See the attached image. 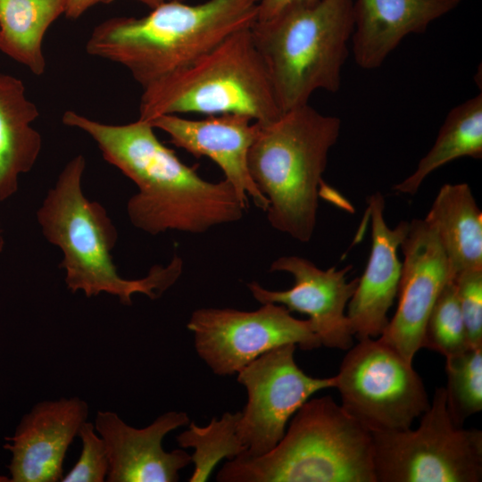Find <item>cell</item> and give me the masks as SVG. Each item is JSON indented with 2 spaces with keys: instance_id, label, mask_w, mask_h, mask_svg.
Returning a JSON list of instances; mask_svg holds the SVG:
<instances>
[{
  "instance_id": "obj_1",
  "label": "cell",
  "mask_w": 482,
  "mask_h": 482,
  "mask_svg": "<svg viewBox=\"0 0 482 482\" xmlns=\"http://www.w3.org/2000/svg\"><path fill=\"white\" fill-rule=\"evenodd\" d=\"M64 125L84 131L104 159L137 187L127 204L131 224L150 235L202 234L242 219L246 204L226 180L211 182L165 146L150 121L113 125L66 111Z\"/></svg>"
},
{
  "instance_id": "obj_25",
  "label": "cell",
  "mask_w": 482,
  "mask_h": 482,
  "mask_svg": "<svg viewBox=\"0 0 482 482\" xmlns=\"http://www.w3.org/2000/svg\"><path fill=\"white\" fill-rule=\"evenodd\" d=\"M470 345L453 278L442 288L426 322L422 348L445 358L458 354Z\"/></svg>"
},
{
  "instance_id": "obj_24",
  "label": "cell",
  "mask_w": 482,
  "mask_h": 482,
  "mask_svg": "<svg viewBox=\"0 0 482 482\" xmlns=\"http://www.w3.org/2000/svg\"><path fill=\"white\" fill-rule=\"evenodd\" d=\"M445 360L446 408L453 424L461 428L482 410V347H470Z\"/></svg>"
},
{
  "instance_id": "obj_23",
  "label": "cell",
  "mask_w": 482,
  "mask_h": 482,
  "mask_svg": "<svg viewBox=\"0 0 482 482\" xmlns=\"http://www.w3.org/2000/svg\"><path fill=\"white\" fill-rule=\"evenodd\" d=\"M241 411L225 412L220 419L212 418L205 427L188 423L187 429L176 438L183 448H193L191 462L194 471L189 482H204L223 459L232 460L245 452L237 436V425Z\"/></svg>"
},
{
  "instance_id": "obj_19",
  "label": "cell",
  "mask_w": 482,
  "mask_h": 482,
  "mask_svg": "<svg viewBox=\"0 0 482 482\" xmlns=\"http://www.w3.org/2000/svg\"><path fill=\"white\" fill-rule=\"evenodd\" d=\"M38 115L23 82L0 73V202L18 191L20 176L33 169L40 154L42 137L30 125Z\"/></svg>"
},
{
  "instance_id": "obj_4",
  "label": "cell",
  "mask_w": 482,
  "mask_h": 482,
  "mask_svg": "<svg viewBox=\"0 0 482 482\" xmlns=\"http://www.w3.org/2000/svg\"><path fill=\"white\" fill-rule=\"evenodd\" d=\"M248 154L250 174L269 201L271 227L306 243L314 233L319 189L341 121L309 104L258 123Z\"/></svg>"
},
{
  "instance_id": "obj_12",
  "label": "cell",
  "mask_w": 482,
  "mask_h": 482,
  "mask_svg": "<svg viewBox=\"0 0 482 482\" xmlns=\"http://www.w3.org/2000/svg\"><path fill=\"white\" fill-rule=\"evenodd\" d=\"M403 253L396 312L378 337L413 362L422 348L426 322L445 283L452 278L444 249L431 226L413 219L401 246Z\"/></svg>"
},
{
  "instance_id": "obj_14",
  "label": "cell",
  "mask_w": 482,
  "mask_h": 482,
  "mask_svg": "<svg viewBox=\"0 0 482 482\" xmlns=\"http://www.w3.org/2000/svg\"><path fill=\"white\" fill-rule=\"evenodd\" d=\"M88 414L87 403L78 396L36 403L4 437L3 447L11 453L8 481H60L66 453Z\"/></svg>"
},
{
  "instance_id": "obj_8",
  "label": "cell",
  "mask_w": 482,
  "mask_h": 482,
  "mask_svg": "<svg viewBox=\"0 0 482 482\" xmlns=\"http://www.w3.org/2000/svg\"><path fill=\"white\" fill-rule=\"evenodd\" d=\"M377 482H480L482 431L453 424L445 387L412 430L371 433Z\"/></svg>"
},
{
  "instance_id": "obj_29",
  "label": "cell",
  "mask_w": 482,
  "mask_h": 482,
  "mask_svg": "<svg viewBox=\"0 0 482 482\" xmlns=\"http://www.w3.org/2000/svg\"><path fill=\"white\" fill-rule=\"evenodd\" d=\"M113 0H67L65 15L70 19H78L88 8L97 4H108Z\"/></svg>"
},
{
  "instance_id": "obj_9",
  "label": "cell",
  "mask_w": 482,
  "mask_h": 482,
  "mask_svg": "<svg viewBox=\"0 0 482 482\" xmlns=\"http://www.w3.org/2000/svg\"><path fill=\"white\" fill-rule=\"evenodd\" d=\"M335 378L342 408L370 433L410 428L430 404L412 363L379 338L352 345Z\"/></svg>"
},
{
  "instance_id": "obj_6",
  "label": "cell",
  "mask_w": 482,
  "mask_h": 482,
  "mask_svg": "<svg viewBox=\"0 0 482 482\" xmlns=\"http://www.w3.org/2000/svg\"><path fill=\"white\" fill-rule=\"evenodd\" d=\"M353 2L295 4L252 26L282 112L307 104L319 89H339L353 31Z\"/></svg>"
},
{
  "instance_id": "obj_10",
  "label": "cell",
  "mask_w": 482,
  "mask_h": 482,
  "mask_svg": "<svg viewBox=\"0 0 482 482\" xmlns=\"http://www.w3.org/2000/svg\"><path fill=\"white\" fill-rule=\"evenodd\" d=\"M285 306L268 303L256 311L200 308L187 323L199 357L213 373H237L262 353L283 345L303 350L321 345L310 320L293 317Z\"/></svg>"
},
{
  "instance_id": "obj_16",
  "label": "cell",
  "mask_w": 482,
  "mask_h": 482,
  "mask_svg": "<svg viewBox=\"0 0 482 482\" xmlns=\"http://www.w3.org/2000/svg\"><path fill=\"white\" fill-rule=\"evenodd\" d=\"M165 132L172 145L195 157H207L246 205L249 199L266 212L269 201L254 183L248 168V154L258 130L257 122L241 114L210 115L200 120L162 115L150 121Z\"/></svg>"
},
{
  "instance_id": "obj_30",
  "label": "cell",
  "mask_w": 482,
  "mask_h": 482,
  "mask_svg": "<svg viewBox=\"0 0 482 482\" xmlns=\"http://www.w3.org/2000/svg\"><path fill=\"white\" fill-rule=\"evenodd\" d=\"M135 1H137L141 4H145L146 6L150 7L151 9H154L164 3H167V2H172V1H177V2H184L185 0H135Z\"/></svg>"
},
{
  "instance_id": "obj_13",
  "label": "cell",
  "mask_w": 482,
  "mask_h": 482,
  "mask_svg": "<svg viewBox=\"0 0 482 482\" xmlns=\"http://www.w3.org/2000/svg\"><path fill=\"white\" fill-rule=\"evenodd\" d=\"M351 265L337 270L318 268L311 261L295 255L281 256L270 267V271H285L294 277V286L287 290H269L258 282L247 284L253 298L260 303H273L289 312L309 316L312 328L321 345L348 350L353 345V333L345 313L359 278L347 281Z\"/></svg>"
},
{
  "instance_id": "obj_17",
  "label": "cell",
  "mask_w": 482,
  "mask_h": 482,
  "mask_svg": "<svg viewBox=\"0 0 482 482\" xmlns=\"http://www.w3.org/2000/svg\"><path fill=\"white\" fill-rule=\"evenodd\" d=\"M368 211L371 220L370 253L346 312L358 340L380 337L388 324L387 313L398 294L402 274L397 250L409 229L405 220L394 229L387 225L385 199L379 192L368 198Z\"/></svg>"
},
{
  "instance_id": "obj_11",
  "label": "cell",
  "mask_w": 482,
  "mask_h": 482,
  "mask_svg": "<svg viewBox=\"0 0 482 482\" xmlns=\"http://www.w3.org/2000/svg\"><path fill=\"white\" fill-rule=\"evenodd\" d=\"M295 346L275 347L237 372V381L247 394L237 425L245 448L243 456H260L274 448L297 410L316 392L336 386L335 377L305 374L295 362Z\"/></svg>"
},
{
  "instance_id": "obj_26",
  "label": "cell",
  "mask_w": 482,
  "mask_h": 482,
  "mask_svg": "<svg viewBox=\"0 0 482 482\" xmlns=\"http://www.w3.org/2000/svg\"><path fill=\"white\" fill-rule=\"evenodd\" d=\"M78 437L81 450L78 461L63 474L61 482H104L106 481L110 462L105 443L87 420L80 428Z\"/></svg>"
},
{
  "instance_id": "obj_28",
  "label": "cell",
  "mask_w": 482,
  "mask_h": 482,
  "mask_svg": "<svg viewBox=\"0 0 482 482\" xmlns=\"http://www.w3.org/2000/svg\"><path fill=\"white\" fill-rule=\"evenodd\" d=\"M314 1L317 0H261L257 21L268 20L289 5Z\"/></svg>"
},
{
  "instance_id": "obj_20",
  "label": "cell",
  "mask_w": 482,
  "mask_h": 482,
  "mask_svg": "<svg viewBox=\"0 0 482 482\" xmlns=\"http://www.w3.org/2000/svg\"><path fill=\"white\" fill-rule=\"evenodd\" d=\"M424 220L438 237L452 278L482 270V212L467 183L442 186Z\"/></svg>"
},
{
  "instance_id": "obj_18",
  "label": "cell",
  "mask_w": 482,
  "mask_h": 482,
  "mask_svg": "<svg viewBox=\"0 0 482 482\" xmlns=\"http://www.w3.org/2000/svg\"><path fill=\"white\" fill-rule=\"evenodd\" d=\"M461 0H353V53L362 69L380 67L410 34L426 31Z\"/></svg>"
},
{
  "instance_id": "obj_15",
  "label": "cell",
  "mask_w": 482,
  "mask_h": 482,
  "mask_svg": "<svg viewBox=\"0 0 482 482\" xmlns=\"http://www.w3.org/2000/svg\"><path fill=\"white\" fill-rule=\"evenodd\" d=\"M184 411H168L148 426L137 428L116 412L98 411L94 420L109 456L108 482H177L179 471L191 462L185 450L167 452L162 441L170 432L188 425Z\"/></svg>"
},
{
  "instance_id": "obj_3",
  "label": "cell",
  "mask_w": 482,
  "mask_h": 482,
  "mask_svg": "<svg viewBox=\"0 0 482 482\" xmlns=\"http://www.w3.org/2000/svg\"><path fill=\"white\" fill-rule=\"evenodd\" d=\"M86 160L79 154L59 174L37 212L43 236L62 253L60 267L71 293L87 297L105 293L132 304V295L143 294L152 300L173 286L183 270V261L174 255L166 266L154 265L137 279L122 278L112 261L118 231L105 208L90 201L82 189Z\"/></svg>"
},
{
  "instance_id": "obj_7",
  "label": "cell",
  "mask_w": 482,
  "mask_h": 482,
  "mask_svg": "<svg viewBox=\"0 0 482 482\" xmlns=\"http://www.w3.org/2000/svg\"><path fill=\"white\" fill-rule=\"evenodd\" d=\"M251 28L232 33L189 65L143 87L138 119L152 121L179 113H235L258 123L278 119L283 112Z\"/></svg>"
},
{
  "instance_id": "obj_2",
  "label": "cell",
  "mask_w": 482,
  "mask_h": 482,
  "mask_svg": "<svg viewBox=\"0 0 482 482\" xmlns=\"http://www.w3.org/2000/svg\"><path fill=\"white\" fill-rule=\"evenodd\" d=\"M261 0L167 2L139 18H110L93 29L88 54L125 67L145 87L189 65L257 21Z\"/></svg>"
},
{
  "instance_id": "obj_27",
  "label": "cell",
  "mask_w": 482,
  "mask_h": 482,
  "mask_svg": "<svg viewBox=\"0 0 482 482\" xmlns=\"http://www.w3.org/2000/svg\"><path fill=\"white\" fill-rule=\"evenodd\" d=\"M470 347H482V270H466L453 278Z\"/></svg>"
},
{
  "instance_id": "obj_22",
  "label": "cell",
  "mask_w": 482,
  "mask_h": 482,
  "mask_svg": "<svg viewBox=\"0 0 482 482\" xmlns=\"http://www.w3.org/2000/svg\"><path fill=\"white\" fill-rule=\"evenodd\" d=\"M482 156V95L481 93L452 109L437 137L415 171L396 184L401 194L414 195L424 179L439 167L461 157Z\"/></svg>"
},
{
  "instance_id": "obj_21",
  "label": "cell",
  "mask_w": 482,
  "mask_h": 482,
  "mask_svg": "<svg viewBox=\"0 0 482 482\" xmlns=\"http://www.w3.org/2000/svg\"><path fill=\"white\" fill-rule=\"evenodd\" d=\"M66 4L67 0H0V50L33 74L42 75L44 36L65 13Z\"/></svg>"
},
{
  "instance_id": "obj_31",
  "label": "cell",
  "mask_w": 482,
  "mask_h": 482,
  "mask_svg": "<svg viewBox=\"0 0 482 482\" xmlns=\"http://www.w3.org/2000/svg\"><path fill=\"white\" fill-rule=\"evenodd\" d=\"M4 239L2 229L0 227V253L4 250Z\"/></svg>"
},
{
  "instance_id": "obj_5",
  "label": "cell",
  "mask_w": 482,
  "mask_h": 482,
  "mask_svg": "<svg viewBox=\"0 0 482 482\" xmlns=\"http://www.w3.org/2000/svg\"><path fill=\"white\" fill-rule=\"evenodd\" d=\"M219 482H377L372 434L330 395L309 399L280 441L256 457L229 460Z\"/></svg>"
}]
</instances>
